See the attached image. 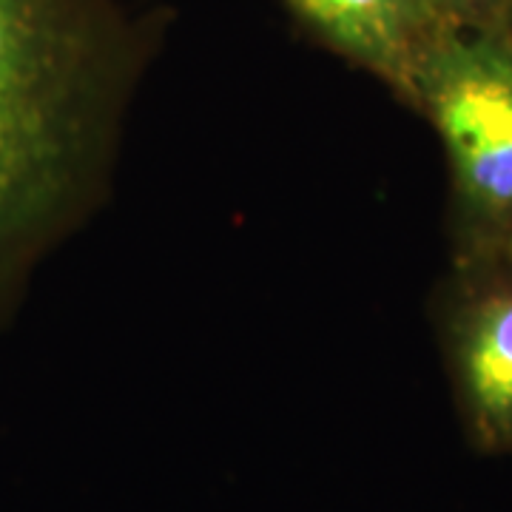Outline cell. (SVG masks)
I'll use <instances>...</instances> for the list:
<instances>
[{"label": "cell", "instance_id": "obj_1", "mask_svg": "<svg viewBox=\"0 0 512 512\" xmlns=\"http://www.w3.org/2000/svg\"><path fill=\"white\" fill-rule=\"evenodd\" d=\"M154 43L128 0H0V333L109 197Z\"/></svg>", "mask_w": 512, "mask_h": 512}, {"label": "cell", "instance_id": "obj_5", "mask_svg": "<svg viewBox=\"0 0 512 512\" xmlns=\"http://www.w3.org/2000/svg\"><path fill=\"white\" fill-rule=\"evenodd\" d=\"M433 23L456 26H510L512 0H419Z\"/></svg>", "mask_w": 512, "mask_h": 512}, {"label": "cell", "instance_id": "obj_6", "mask_svg": "<svg viewBox=\"0 0 512 512\" xmlns=\"http://www.w3.org/2000/svg\"><path fill=\"white\" fill-rule=\"evenodd\" d=\"M507 29H510V35H512V23H510V26H507Z\"/></svg>", "mask_w": 512, "mask_h": 512}, {"label": "cell", "instance_id": "obj_4", "mask_svg": "<svg viewBox=\"0 0 512 512\" xmlns=\"http://www.w3.org/2000/svg\"><path fill=\"white\" fill-rule=\"evenodd\" d=\"M296 20L333 55L382 80L407 100L410 72L433 20L419 0H285Z\"/></svg>", "mask_w": 512, "mask_h": 512}, {"label": "cell", "instance_id": "obj_2", "mask_svg": "<svg viewBox=\"0 0 512 512\" xmlns=\"http://www.w3.org/2000/svg\"><path fill=\"white\" fill-rule=\"evenodd\" d=\"M404 106L436 128L450 168V259L512 254V35L439 23Z\"/></svg>", "mask_w": 512, "mask_h": 512}, {"label": "cell", "instance_id": "obj_3", "mask_svg": "<svg viewBox=\"0 0 512 512\" xmlns=\"http://www.w3.org/2000/svg\"><path fill=\"white\" fill-rule=\"evenodd\" d=\"M436 313L467 439L512 456V254L450 259Z\"/></svg>", "mask_w": 512, "mask_h": 512}]
</instances>
